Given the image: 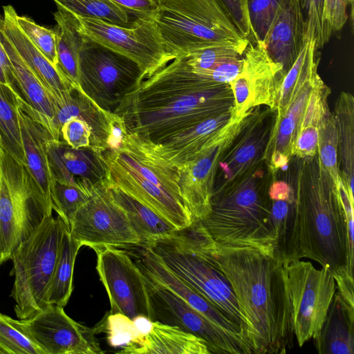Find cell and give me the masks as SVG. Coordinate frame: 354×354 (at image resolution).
Listing matches in <instances>:
<instances>
[{
    "mask_svg": "<svg viewBox=\"0 0 354 354\" xmlns=\"http://www.w3.org/2000/svg\"><path fill=\"white\" fill-rule=\"evenodd\" d=\"M337 151L338 135L336 122L334 115L328 111L319 127L317 153L321 167L328 174L336 188L341 181Z\"/></svg>",
    "mask_w": 354,
    "mask_h": 354,
    "instance_id": "cell-36",
    "label": "cell"
},
{
    "mask_svg": "<svg viewBox=\"0 0 354 354\" xmlns=\"http://www.w3.org/2000/svg\"><path fill=\"white\" fill-rule=\"evenodd\" d=\"M143 274L153 322L178 326L202 338L212 353L252 354L249 345L227 334L171 290Z\"/></svg>",
    "mask_w": 354,
    "mask_h": 354,
    "instance_id": "cell-14",
    "label": "cell"
},
{
    "mask_svg": "<svg viewBox=\"0 0 354 354\" xmlns=\"http://www.w3.org/2000/svg\"><path fill=\"white\" fill-rule=\"evenodd\" d=\"M19 115L26 156V165L24 166L37 201L46 214L52 216L50 192L54 178L47 151V142L52 136L20 106Z\"/></svg>",
    "mask_w": 354,
    "mask_h": 354,
    "instance_id": "cell-21",
    "label": "cell"
},
{
    "mask_svg": "<svg viewBox=\"0 0 354 354\" xmlns=\"http://www.w3.org/2000/svg\"><path fill=\"white\" fill-rule=\"evenodd\" d=\"M291 323L299 346L321 328L336 290L331 273L310 261L295 260L284 266Z\"/></svg>",
    "mask_w": 354,
    "mask_h": 354,
    "instance_id": "cell-11",
    "label": "cell"
},
{
    "mask_svg": "<svg viewBox=\"0 0 354 354\" xmlns=\"http://www.w3.org/2000/svg\"><path fill=\"white\" fill-rule=\"evenodd\" d=\"M281 0H248L250 21L257 41H263L278 10Z\"/></svg>",
    "mask_w": 354,
    "mask_h": 354,
    "instance_id": "cell-41",
    "label": "cell"
},
{
    "mask_svg": "<svg viewBox=\"0 0 354 354\" xmlns=\"http://www.w3.org/2000/svg\"><path fill=\"white\" fill-rule=\"evenodd\" d=\"M241 35L250 43L257 42L252 28L249 12L248 0H222Z\"/></svg>",
    "mask_w": 354,
    "mask_h": 354,
    "instance_id": "cell-45",
    "label": "cell"
},
{
    "mask_svg": "<svg viewBox=\"0 0 354 354\" xmlns=\"http://www.w3.org/2000/svg\"><path fill=\"white\" fill-rule=\"evenodd\" d=\"M133 19L151 17L158 7L159 0H111ZM132 18V17H131Z\"/></svg>",
    "mask_w": 354,
    "mask_h": 354,
    "instance_id": "cell-47",
    "label": "cell"
},
{
    "mask_svg": "<svg viewBox=\"0 0 354 354\" xmlns=\"http://www.w3.org/2000/svg\"><path fill=\"white\" fill-rule=\"evenodd\" d=\"M313 339L319 354L354 353V306L337 290L324 322Z\"/></svg>",
    "mask_w": 354,
    "mask_h": 354,
    "instance_id": "cell-27",
    "label": "cell"
},
{
    "mask_svg": "<svg viewBox=\"0 0 354 354\" xmlns=\"http://www.w3.org/2000/svg\"><path fill=\"white\" fill-rule=\"evenodd\" d=\"M20 330L43 354H102L95 328L71 319L64 308L50 304L35 315L15 319Z\"/></svg>",
    "mask_w": 354,
    "mask_h": 354,
    "instance_id": "cell-16",
    "label": "cell"
},
{
    "mask_svg": "<svg viewBox=\"0 0 354 354\" xmlns=\"http://www.w3.org/2000/svg\"><path fill=\"white\" fill-rule=\"evenodd\" d=\"M338 135V149L343 170L341 179L353 200L354 174V99L351 93L342 92L333 114Z\"/></svg>",
    "mask_w": 354,
    "mask_h": 354,
    "instance_id": "cell-32",
    "label": "cell"
},
{
    "mask_svg": "<svg viewBox=\"0 0 354 354\" xmlns=\"http://www.w3.org/2000/svg\"><path fill=\"white\" fill-rule=\"evenodd\" d=\"M152 19L172 60L216 42L249 43L222 0H159Z\"/></svg>",
    "mask_w": 354,
    "mask_h": 354,
    "instance_id": "cell-5",
    "label": "cell"
},
{
    "mask_svg": "<svg viewBox=\"0 0 354 354\" xmlns=\"http://www.w3.org/2000/svg\"><path fill=\"white\" fill-rule=\"evenodd\" d=\"M47 216L24 166L0 145V266Z\"/></svg>",
    "mask_w": 354,
    "mask_h": 354,
    "instance_id": "cell-8",
    "label": "cell"
},
{
    "mask_svg": "<svg viewBox=\"0 0 354 354\" xmlns=\"http://www.w3.org/2000/svg\"><path fill=\"white\" fill-rule=\"evenodd\" d=\"M353 0H324L322 26L324 38L328 41L333 32L340 30L348 19L347 6Z\"/></svg>",
    "mask_w": 354,
    "mask_h": 354,
    "instance_id": "cell-43",
    "label": "cell"
},
{
    "mask_svg": "<svg viewBox=\"0 0 354 354\" xmlns=\"http://www.w3.org/2000/svg\"><path fill=\"white\" fill-rule=\"evenodd\" d=\"M231 109L176 133L159 144L155 143L158 153L176 169L193 160L212 144L219 131L229 122Z\"/></svg>",
    "mask_w": 354,
    "mask_h": 354,
    "instance_id": "cell-25",
    "label": "cell"
},
{
    "mask_svg": "<svg viewBox=\"0 0 354 354\" xmlns=\"http://www.w3.org/2000/svg\"><path fill=\"white\" fill-rule=\"evenodd\" d=\"M270 199L252 183L213 193L211 211L189 229L212 241L250 246L274 257L270 235Z\"/></svg>",
    "mask_w": 354,
    "mask_h": 354,
    "instance_id": "cell-4",
    "label": "cell"
},
{
    "mask_svg": "<svg viewBox=\"0 0 354 354\" xmlns=\"http://www.w3.org/2000/svg\"><path fill=\"white\" fill-rule=\"evenodd\" d=\"M250 115H231L229 122L209 147L193 160L177 168L180 192L194 222L203 219L209 214L219 162Z\"/></svg>",
    "mask_w": 354,
    "mask_h": 354,
    "instance_id": "cell-13",
    "label": "cell"
},
{
    "mask_svg": "<svg viewBox=\"0 0 354 354\" xmlns=\"http://www.w3.org/2000/svg\"><path fill=\"white\" fill-rule=\"evenodd\" d=\"M47 151L54 180L91 187L106 182V167L102 151L91 147L73 149L52 137L48 140Z\"/></svg>",
    "mask_w": 354,
    "mask_h": 354,
    "instance_id": "cell-20",
    "label": "cell"
},
{
    "mask_svg": "<svg viewBox=\"0 0 354 354\" xmlns=\"http://www.w3.org/2000/svg\"><path fill=\"white\" fill-rule=\"evenodd\" d=\"M102 157L107 185L124 191L178 231L192 225V215L180 192L178 169L158 153L153 142L129 133L120 148L102 151Z\"/></svg>",
    "mask_w": 354,
    "mask_h": 354,
    "instance_id": "cell-3",
    "label": "cell"
},
{
    "mask_svg": "<svg viewBox=\"0 0 354 354\" xmlns=\"http://www.w3.org/2000/svg\"><path fill=\"white\" fill-rule=\"evenodd\" d=\"M318 127H307L297 133L292 148V156L299 158H313L317 153Z\"/></svg>",
    "mask_w": 354,
    "mask_h": 354,
    "instance_id": "cell-46",
    "label": "cell"
},
{
    "mask_svg": "<svg viewBox=\"0 0 354 354\" xmlns=\"http://www.w3.org/2000/svg\"><path fill=\"white\" fill-rule=\"evenodd\" d=\"M94 328L97 334L104 333L108 344L115 348H122L143 336L137 331L133 320L120 313L107 312Z\"/></svg>",
    "mask_w": 354,
    "mask_h": 354,
    "instance_id": "cell-38",
    "label": "cell"
},
{
    "mask_svg": "<svg viewBox=\"0 0 354 354\" xmlns=\"http://www.w3.org/2000/svg\"><path fill=\"white\" fill-rule=\"evenodd\" d=\"M57 6L82 17L97 18L122 26L134 19L111 0H53Z\"/></svg>",
    "mask_w": 354,
    "mask_h": 354,
    "instance_id": "cell-35",
    "label": "cell"
},
{
    "mask_svg": "<svg viewBox=\"0 0 354 354\" xmlns=\"http://www.w3.org/2000/svg\"><path fill=\"white\" fill-rule=\"evenodd\" d=\"M0 353H2V352L0 351Z\"/></svg>",
    "mask_w": 354,
    "mask_h": 354,
    "instance_id": "cell-50",
    "label": "cell"
},
{
    "mask_svg": "<svg viewBox=\"0 0 354 354\" xmlns=\"http://www.w3.org/2000/svg\"><path fill=\"white\" fill-rule=\"evenodd\" d=\"M142 80L135 62L87 38L79 57V88L97 106L113 113Z\"/></svg>",
    "mask_w": 354,
    "mask_h": 354,
    "instance_id": "cell-9",
    "label": "cell"
},
{
    "mask_svg": "<svg viewBox=\"0 0 354 354\" xmlns=\"http://www.w3.org/2000/svg\"><path fill=\"white\" fill-rule=\"evenodd\" d=\"M113 112L104 111L97 106L79 88L73 87L69 97L56 108L55 126L61 134L64 123L72 118L85 121L91 131L90 146L104 151L107 150L109 138L110 119Z\"/></svg>",
    "mask_w": 354,
    "mask_h": 354,
    "instance_id": "cell-28",
    "label": "cell"
},
{
    "mask_svg": "<svg viewBox=\"0 0 354 354\" xmlns=\"http://www.w3.org/2000/svg\"><path fill=\"white\" fill-rule=\"evenodd\" d=\"M0 351L8 354H43L20 330L15 319L0 313Z\"/></svg>",
    "mask_w": 354,
    "mask_h": 354,
    "instance_id": "cell-39",
    "label": "cell"
},
{
    "mask_svg": "<svg viewBox=\"0 0 354 354\" xmlns=\"http://www.w3.org/2000/svg\"><path fill=\"white\" fill-rule=\"evenodd\" d=\"M54 18L57 22V68L74 87L79 88V57L87 38L80 31L73 12L57 6Z\"/></svg>",
    "mask_w": 354,
    "mask_h": 354,
    "instance_id": "cell-29",
    "label": "cell"
},
{
    "mask_svg": "<svg viewBox=\"0 0 354 354\" xmlns=\"http://www.w3.org/2000/svg\"><path fill=\"white\" fill-rule=\"evenodd\" d=\"M137 331L143 336L150 333L153 327V321L145 315H138L132 319Z\"/></svg>",
    "mask_w": 354,
    "mask_h": 354,
    "instance_id": "cell-49",
    "label": "cell"
},
{
    "mask_svg": "<svg viewBox=\"0 0 354 354\" xmlns=\"http://www.w3.org/2000/svg\"><path fill=\"white\" fill-rule=\"evenodd\" d=\"M296 192L302 258L318 262L335 284L353 282V241L338 191L317 158Z\"/></svg>",
    "mask_w": 354,
    "mask_h": 354,
    "instance_id": "cell-2",
    "label": "cell"
},
{
    "mask_svg": "<svg viewBox=\"0 0 354 354\" xmlns=\"http://www.w3.org/2000/svg\"><path fill=\"white\" fill-rule=\"evenodd\" d=\"M306 23L300 0H281L278 10L262 41L270 57L285 73L306 41Z\"/></svg>",
    "mask_w": 354,
    "mask_h": 354,
    "instance_id": "cell-22",
    "label": "cell"
},
{
    "mask_svg": "<svg viewBox=\"0 0 354 354\" xmlns=\"http://www.w3.org/2000/svg\"><path fill=\"white\" fill-rule=\"evenodd\" d=\"M315 41L307 39L299 56L284 75L279 86L273 111L283 113L306 83L317 73Z\"/></svg>",
    "mask_w": 354,
    "mask_h": 354,
    "instance_id": "cell-31",
    "label": "cell"
},
{
    "mask_svg": "<svg viewBox=\"0 0 354 354\" xmlns=\"http://www.w3.org/2000/svg\"><path fill=\"white\" fill-rule=\"evenodd\" d=\"M15 17L19 28L48 61L57 68V35L55 30L38 25L31 19L19 16L17 13Z\"/></svg>",
    "mask_w": 354,
    "mask_h": 354,
    "instance_id": "cell-40",
    "label": "cell"
},
{
    "mask_svg": "<svg viewBox=\"0 0 354 354\" xmlns=\"http://www.w3.org/2000/svg\"><path fill=\"white\" fill-rule=\"evenodd\" d=\"M123 354H211L202 338L178 326L153 322L149 334L122 348Z\"/></svg>",
    "mask_w": 354,
    "mask_h": 354,
    "instance_id": "cell-26",
    "label": "cell"
},
{
    "mask_svg": "<svg viewBox=\"0 0 354 354\" xmlns=\"http://www.w3.org/2000/svg\"><path fill=\"white\" fill-rule=\"evenodd\" d=\"M3 16L0 26L9 37L17 52L37 76L52 96L55 109L67 100L74 87L30 40L18 26L17 12L10 6L3 7Z\"/></svg>",
    "mask_w": 354,
    "mask_h": 354,
    "instance_id": "cell-23",
    "label": "cell"
},
{
    "mask_svg": "<svg viewBox=\"0 0 354 354\" xmlns=\"http://www.w3.org/2000/svg\"><path fill=\"white\" fill-rule=\"evenodd\" d=\"M195 250L228 280L252 354H284L294 346L284 266L250 247L221 244L183 230Z\"/></svg>",
    "mask_w": 354,
    "mask_h": 354,
    "instance_id": "cell-1",
    "label": "cell"
},
{
    "mask_svg": "<svg viewBox=\"0 0 354 354\" xmlns=\"http://www.w3.org/2000/svg\"><path fill=\"white\" fill-rule=\"evenodd\" d=\"M19 101L10 86L0 83V145L26 165L19 115Z\"/></svg>",
    "mask_w": 354,
    "mask_h": 354,
    "instance_id": "cell-33",
    "label": "cell"
},
{
    "mask_svg": "<svg viewBox=\"0 0 354 354\" xmlns=\"http://www.w3.org/2000/svg\"><path fill=\"white\" fill-rule=\"evenodd\" d=\"M260 118H252V113L234 140L232 145L219 162L218 169L221 170L222 183L214 185V192H218L232 187L235 180L250 173L260 158L263 146L266 145L270 129L260 125Z\"/></svg>",
    "mask_w": 354,
    "mask_h": 354,
    "instance_id": "cell-24",
    "label": "cell"
},
{
    "mask_svg": "<svg viewBox=\"0 0 354 354\" xmlns=\"http://www.w3.org/2000/svg\"><path fill=\"white\" fill-rule=\"evenodd\" d=\"M138 247L141 249L139 250V255L136 256L134 261L144 274L183 299L225 333L249 345L244 330L241 326L231 320L207 299L174 273L149 248Z\"/></svg>",
    "mask_w": 354,
    "mask_h": 354,
    "instance_id": "cell-18",
    "label": "cell"
},
{
    "mask_svg": "<svg viewBox=\"0 0 354 354\" xmlns=\"http://www.w3.org/2000/svg\"><path fill=\"white\" fill-rule=\"evenodd\" d=\"M300 3L306 23V39L314 40L317 48H321L327 43L322 26L324 0H300Z\"/></svg>",
    "mask_w": 354,
    "mask_h": 354,
    "instance_id": "cell-42",
    "label": "cell"
},
{
    "mask_svg": "<svg viewBox=\"0 0 354 354\" xmlns=\"http://www.w3.org/2000/svg\"><path fill=\"white\" fill-rule=\"evenodd\" d=\"M93 187L53 180L50 192L52 208L68 228L77 211L91 197Z\"/></svg>",
    "mask_w": 354,
    "mask_h": 354,
    "instance_id": "cell-37",
    "label": "cell"
},
{
    "mask_svg": "<svg viewBox=\"0 0 354 354\" xmlns=\"http://www.w3.org/2000/svg\"><path fill=\"white\" fill-rule=\"evenodd\" d=\"M106 185L113 200L127 214L140 239L141 245L178 231L172 224L124 191Z\"/></svg>",
    "mask_w": 354,
    "mask_h": 354,
    "instance_id": "cell-30",
    "label": "cell"
},
{
    "mask_svg": "<svg viewBox=\"0 0 354 354\" xmlns=\"http://www.w3.org/2000/svg\"><path fill=\"white\" fill-rule=\"evenodd\" d=\"M140 246L149 248L174 273L244 330L228 280L222 272L195 250L183 230L150 240Z\"/></svg>",
    "mask_w": 354,
    "mask_h": 354,
    "instance_id": "cell-7",
    "label": "cell"
},
{
    "mask_svg": "<svg viewBox=\"0 0 354 354\" xmlns=\"http://www.w3.org/2000/svg\"><path fill=\"white\" fill-rule=\"evenodd\" d=\"M61 136L73 149L90 146L91 131L88 124L78 118H72L61 127Z\"/></svg>",
    "mask_w": 354,
    "mask_h": 354,
    "instance_id": "cell-44",
    "label": "cell"
},
{
    "mask_svg": "<svg viewBox=\"0 0 354 354\" xmlns=\"http://www.w3.org/2000/svg\"><path fill=\"white\" fill-rule=\"evenodd\" d=\"M0 83L8 85L14 91L15 78L9 57L0 40Z\"/></svg>",
    "mask_w": 354,
    "mask_h": 354,
    "instance_id": "cell-48",
    "label": "cell"
},
{
    "mask_svg": "<svg viewBox=\"0 0 354 354\" xmlns=\"http://www.w3.org/2000/svg\"><path fill=\"white\" fill-rule=\"evenodd\" d=\"M68 230L82 246L138 247L141 241L123 209L113 200L106 182L96 185L77 211Z\"/></svg>",
    "mask_w": 354,
    "mask_h": 354,
    "instance_id": "cell-12",
    "label": "cell"
},
{
    "mask_svg": "<svg viewBox=\"0 0 354 354\" xmlns=\"http://www.w3.org/2000/svg\"><path fill=\"white\" fill-rule=\"evenodd\" d=\"M96 269L109 296L111 313H120L131 319L145 315L153 321L144 274L125 250L111 246L93 249Z\"/></svg>",
    "mask_w": 354,
    "mask_h": 354,
    "instance_id": "cell-15",
    "label": "cell"
},
{
    "mask_svg": "<svg viewBox=\"0 0 354 354\" xmlns=\"http://www.w3.org/2000/svg\"><path fill=\"white\" fill-rule=\"evenodd\" d=\"M0 40L12 66L14 92L19 98L20 108L40 123L55 140H61V134L55 126L56 109L52 96L20 56L1 26Z\"/></svg>",
    "mask_w": 354,
    "mask_h": 354,
    "instance_id": "cell-19",
    "label": "cell"
},
{
    "mask_svg": "<svg viewBox=\"0 0 354 354\" xmlns=\"http://www.w3.org/2000/svg\"><path fill=\"white\" fill-rule=\"evenodd\" d=\"M81 247V243L72 237L66 227L48 292L50 304L63 308L67 304L73 292L75 262Z\"/></svg>",
    "mask_w": 354,
    "mask_h": 354,
    "instance_id": "cell-34",
    "label": "cell"
},
{
    "mask_svg": "<svg viewBox=\"0 0 354 354\" xmlns=\"http://www.w3.org/2000/svg\"><path fill=\"white\" fill-rule=\"evenodd\" d=\"M66 227L59 216H47L12 252L10 259L15 281L10 296L19 319L50 305L48 292Z\"/></svg>",
    "mask_w": 354,
    "mask_h": 354,
    "instance_id": "cell-6",
    "label": "cell"
},
{
    "mask_svg": "<svg viewBox=\"0 0 354 354\" xmlns=\"http://www.w3.org/2000/svg\"><path fill=\"white\" fill-rule=\"evenodd\" d=\"M242 60L239 74L230 84L234 97L232 114H248L260 105H266L273 111L286 74L283 67L270 57L262 41L249 42Z\"/></svg>",
    "mask_w": 354,
    "mask_h": 354,
    "instance_id": "cell-17",
    "label": "cell"
},
{
    "mask_svg": "<svg viewBox=\"0 0 354 354\" xmlns=\"http://www.w3.org/2000/svg\"><path fill=\"white\" fill-rule=\"evenodd\" d=\"M75 16L86 37L135 62L143 80L172 61L151 17L136 18L130 26H122L97 18Z\"/></svg>",
    "mask_w": 354,
    "mask_h": 354,
    "instance_id": "cell-10",
    "label": "cell"
}]
</instances>
